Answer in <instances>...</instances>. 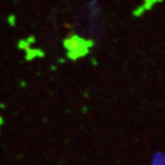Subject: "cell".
<instances>
[{
	"mask_svg": "<svg viewBox=\"0 0 165 165\" xmlns=\"http://www.w3.org/2000/svg\"><path fill=\"white\" fill-rule=\"evenodd\" d=\"M63 44L66 49L68 58L75 60L87 55L94 43L92 40L83 39L76 34H73L65 39Z\"/></svg>",
	"mask_w": 165,
	"mask_h": 165,
	"instance_id": "cell-1",
	"label": "cell"
},
{
	"mask_svg": "<svg viewBox=\"0 0 165 165\" xmlns=\"http://www.w3.org/2000/svg\"><path fill=\"white\" fill-rule=\"evenodd\" d=\"M152 165H165V154L163 152H157L152 158Z\"/></svg>",
	"mask_w": 165,
	"mask_h": 165,
	"instance_id": "cell-2",
	"label": "cell"
},
{
	"mask_svg": "<svg viewBox=\"0 0 165 165\" xmlns=\"http://www.w3.org/2000/svg\"><path fill=\"white\" fill-rule=\"evenodd\" d=\"M3 117L0 116V126L3 125Z\"/></svg>",
	"mask_w": 165,
	"mask_h": 165,
	"instance_id": "cell-3",
	"label": "cell"
}]
</instances>
